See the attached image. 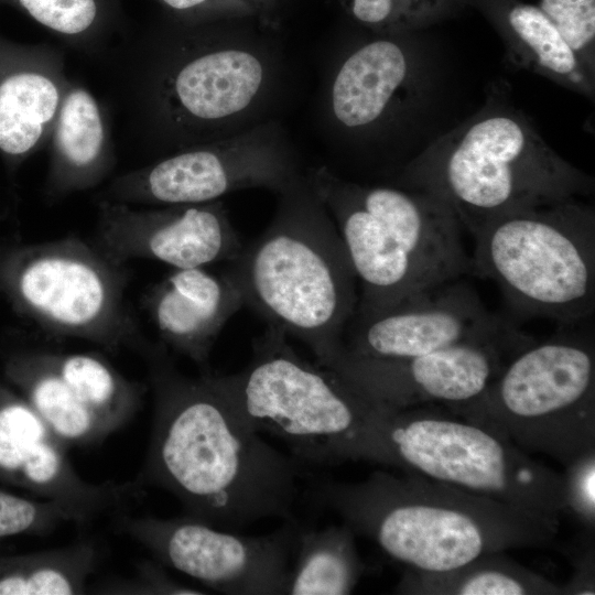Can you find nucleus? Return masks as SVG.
<instances>
[{
	"mask_svg": "<svg viewBox=\"0 0 595 595\" xmlns=\"http://www.w3.org/2000/svg\"><path fill=\"white\" fill-rule=\"evenodd\" d=\"M386 466L560 522L563 475L530 457L499 430L437 404L383 405Z\"/></svg>",
	"mask_w": 595,
	"mask_h": 595,
	"instance_id": "nucleus-9",
	"label": "nucleus"
},
{
	"mask_svg": "<svg viewBox=\"0 0 595 595\" xmlns=\"http://www.w3.org/2000/svg\"><path fill=\"white\" fill-rule=\"evenodd\" d=\"M65 522L83 519L69 507L48 499H30L0 489V540L51 533Z\"/></svg>",
	"mask_w": 595,
	"mask_h": 595,
	"instance_id": "nucleus-30",
	"label": "nucleus"
},
{
	"mask_svg": "<svg viewBox=\"0 0 595 595\" xmlns=\"http://www.w3.org/2000/svg\"><path fill=\"white\" fill-rule=\"evenodd\" d=\"M298 524L284 522L262 536L210 526L181 516H119L117 529L164 566L227 595H283Z\"/></svg>",
	"mask_w": 595,
	"mask_h": 595,
	"instance_id": "nucleus-13",
	"label": "nucleus"
},
{
	"mask_svg": "<svg viewBox=\"0 0 595 595\" xmlns=\"http://www.w3.org/2000/svg\"><path fill=\"white\" fill-rule=\"evenodd\" d=\"M185 40L112 47L105 57L130 136L149 149L174 152L214 140L263 88L264 65L253 53Z\"/></svg>",
	"mask_w": 595,
	"mask_h": 595,
	"instance_id": "nucleus-7",
	"label": "nucleus"
},
{
	"mask_svg": "<svg viewBox=\"0 0 595 595\" xmlns=\"http://www.w3.org/2000/svg\"><path fill=\"white\" fill-rule=\"evenodd\" d=\"M4 374L53 433L66 445H94L109 433L55 370L45 350L13 354Z\"/></svg>",
	"mask_w": 595,
	"mask_h": 595,
	"instance_id": "nucleus-23",
	"label": "nucleus"
},
{
	"mask_svg": "<svg viewBox=\"0 0 595 595\" xmlns=\"http://www.w3.org/2000/svg\"><path fill=\"white\" fill-rule=\"evenodd\" d=\"M495 23L506 45V56L513 65L594 97L595 73L566 44L538 6L515 0L501 2L495 12Z\"/></svg>",
	"mask_w": 595,
	"mask_h": 595,
	"instance_id": "nucleus-22",
	"label": "nucleus"
},
{
	"mask_svg": "<svg viewBox=\"0 0 595 595\" xmlns=\"http://www.w3.org/2000/svg\"><path fill=\"white\" fill-rule=\"evenodd\" d=\"M472 236V275L495 281L518 318L566 326L594 314L595 212L581 198L499 216Z\"/></svg>",
	"mask_w": 595,
	"mask_h": 595,
	"instance_id": "nucleus-8",
	"label": "nucleus"
},
{
	"mask_svg": "<svg viewBox=\"0 0 595 595\" xmlns=\"http://www.w3.org/2000/svg\"><path fill=\"white\" fill-rule=\"evenodd\" d=\"M96 203L90 241L117 263L147 259L174 269L207 267L234 260L244 247L220 201L148 208Z\"/></svg>",
	"mask_w": 595,
	"mask_h": 595,
	"instance_id": "nucleus-15",
	"label": "nucleus"
},
{
	"mask_svg": "<svg viewBox=\"0 0 595 595\" xmlns=\"http://www.w3.org/2000/svg\"><path fill=\"white\" fill-rule=\"evenodd\" d=\"M580 325L559 326L550 338L519 350L486 392L456 414L564 467L595 451V344Z\"/></svg>",
	"mask_w": 595,
	"mask_h": 595,
	"instance_id": "nucleus-10",
	"label": "nucleus"
},
{
	"mask_svg": "<svg viewBox=\"0 0 595 595\" xmlns=\"http://www.w3.org/2000/svg\"><path fill=\"white\" fill-rule=\"evenodd\" d=\"M305 477L313 505L410 571L444 573L485 554L555 544L560 522L416 474L375 470L355 483Z\"/></svg>",
	"mask_w": 595,
	"mask_h": 595,
	"instance_id": "nucleus-2",
	"label": "nucleus"
},
{
	"mask_svg": "<svg viewBox=\"0 0 595 595\" xmlns=\"http://www.w3.org/2000/svg\"><path fill=\"white\" fill-rule=\"evenodd\" d=\"M533 340L515 325L408 359L345 357L335 372L388 408L437 404L458 413L477 401L506 364Z\"/></svg>",
	"mask_w": 595,
	"mask_h": 595,
	"instance_id": "nucleus-14",
	"label": "nucleus"
},
{
	"mask_svg": "<svg viewBox=\"0 0 595 595\" xmlns=\"http://www.w3.org/2000/svg\"><path fill=\"white\" fill-rule=\"evenodd\" d=\"M45 354L109 435L123 428L140 410L148 387L126 378L101 355L50 350Z\"/></svg>",
	"mask_w": 595,
	"mask_h": 595,
	"instance_id": "nucleus-26",
	"label": "nucleus"
},
{
	"mask_svg": "<svg viewBox=\"0 0 595 595\" xmlns=\"http://www.w3.org/2000/svg\"><path fill=\"white\" fill-rule=\"evenodd\" d=\"M280 194L266 230L227 262L245 305L305 344L335 370L355 314L357 278L327 209L299 175Z\"/></svg>",
	"mask_w": 595,
	"mask_h": 595,
	"instance_id": "nucleus-3",
	"label": "nucleus"
},
{
	"mask_svg": "<svg viewBox=\"0 0 595 595\" xmlns=\"http://www.w3.org/2000/svg\"><path fill=\"white\" fill-rule=\"evenodd\" d=\"M344 242L360 284L355 311H385L472 274L462 226L434 196L413 188L350 182L327 167L305 176Z\"/></svg>",
	"mask_w": 595,
	"mask_h": 595,
	"instance_id": "nucleus-5",
	"label": "nucleus"
},
{
	"mask_svg": "<svg viewBox=\"0 0 595 595\" xmlns=\"http://www.w3.org/2000/svg\"><path fill=\"white\" fill-rule=\"evenodd\" d=\"M148 366L153 419L141 486L166 490L184 515L240 531L267 518L298 524L303 465L267 443L234 413L210 369L182 374L161 343L139 351Z\"/></svg>",
	"mask_w": 595,
	"mask_h": 595,
	"instance_id": "nucleus-1",
	"label": "nucleus"
},
{
	"mask_svg": "<svg viewBox=\"0 0 595 595\" xmlns=\"http://www.w3.org/2000/svg\"><path fill=\"white\" fill-rule=\"evenodd\" d=\"M515 325L510 317L489 311L462 278L385 311L354 314L344 332L342 359H408Z\"/></svg>",
	"mask_w": 595,
	"mask_h": 595,
	"instance_id": "nucleus-16",
	"label": "nucleus"
},
{
	"mask_svg": "<svg viewBox=\"0 0 595 595\" xmlns=\"http://www.w3.org/2000/svg\"><path fill=\"white\" fill-rule=\"evenodd\" d=\"M165 6L178 12H190L208 3L209 0H161Z\"/></svg>",
	"mask_w": 595,
	"mask_h": 595,
	"instance_id": "nucleus-34",
	"label": "nucleus"
},
{
	"mask_svg": "<svg viewBox=\"0 0 595 595\" xmlns=\"http://www.w3.org/2000/svg\"><path fill=\"white\" fill-rule=\"evenodd\" d=\"M300 174L285 145L269 126L218 138L113 177L96 195L134 206L201 204L264 187L281 193Z\"/></svg>",
	"mask_w": 595,
	"mask_h": 595,
	"instance_id": "nucleus-12",
	"label": "nucleus"
},
{
	"mask_svg": "<svg viewBox=\"0 0 595 595\" xmlns=\"http://www.w3.org/2000/svg\"><path fill=\"white\" fill-rule=\"evenodd\" d=\"M564 493L567 512L588 530L595 524V451L580 456L564 467Z\"/></svg>",
	"mask_w": 595,
	"mask_h": 595,
	"instance_id": "nucleus-32",
	"label": "nucleus"
},
{
	"mask_svg": "<svg viewBox=\"0 0 595 595\" xmlns=\"http://www.w3.org/2000/svg\"><path fill=\"white\" fill-rule=\"evenodd\" d=\"M159 561H142L131 578L113 581L99 586L102 594H137V595H199L206 594L198 588L182 584L174 580L163 569Z\"/></svg>",
	"mask_w": 595,
	"mask_h": 595,
	"instance_id": "nucleus-33",
	"label": "nucleus"
},
{
	"mask_svg": "<svg viewBox=\"0 0 595 595\" xmlns=\"http://www.w3.org/2000/svg\"><path fill=\"white\" fill-rule=\"evenodd\" d=\"M212 379L250 430L281 440L302 465H385L382 410L339 374L302 358L268 325L240 371Z\"/></svg>",
	"mask_w": 595,
	"mask_h": 595,
	"instance_id": "nucleus-6",
	"label": "nucleus"
},
{
	"mask_svg": "<svg viewBox=\"0 0 595 595\" xmlns=\"http://www.w3.org/2000/svg\"><path fill=\"white\" fill-rule=\"evenodd\" d=\"M412 56L401 42L377 39L351 52L338 68L331 89L335 120L351 130L378 123L409 87Z\"/></svg>",
	"mask_w": 595,
	"mask_h": 595,
	"instance_id": "nucleus-21",
	"label": "nucleus"
},
{
	"mask_svg": "<svg viewBox=\"0 0 595 595\" xmlns=\"http://www.w3.org/2000/svg\"><path fill=\"white\" fill-rule=\"evenodd\" d=\"M160 342L208 369L213 347L227 322L244 305L229 273L207 267L174 269L141 299Z\"/></svg>",
	"mask_w": 595,
	"mask_h": 595,
	"instance_id": "nucleus-19",
	"label": "nucleus"
},
{
	"mask_svg": "<svg viewBox=\"0 0 595 595\" xmlns=\"http://www.w3.org/2000/svg\"><path fill=\"white\" fill-rule=\"evenodd\" d=\"M33 20L61 36L72 50L105 58L107 48L97 36L100 8L97 0H10Z\"/></svg>",
	"mask_w": 595,
	"mask_h": 595,
	"instance_id": "nucleus-28",
	"label": "nucleus"
},
{
	"mask_svg": "<svg viewBox=\"0 0 595 595\" xmlns=\"http://www.w3.org/2000/svg\"><path fill=\"white\" fill-rule=\"evenodd\" d=\"M71 80L61 47L0 35V155L10 170L48 143Z\"/></svg>",
	"mask_w": 595,
	"mask_h": 595,
	"instance_id": "nucleus-18",
	"label": "nucleus"
},
{
	"mask_svg": "<svg viewBox=\"0 0 595 595\" xmlns=\"http://www.w3.org/2000/svg\"><path fill=\"white\" fill-rule=\"evenodd\" d=\"M99 556L91 539L25 554L0 555V595L84 594Z\"/></svg>",
	"mask_w": 595,
	"mask_h": 595,
	"instance_id": "nucleus-27",
	"label": "nucleus"
},
{
	"mask_svg": "<svg viewBox=\"0 0 595 595\" xmlns=\"http://www.w3.org/2000/svg\"><path fill=\"white\" fill-rule=\"evenodd\" d=\"M47 144L44 195L48 202L100 185L117 164L108 111L86 86L73 79Z\"/></svg>",
	"mask_w": 595,
	"mask_h": 595,
	"instance_id": "nucleus-20",
	"label": "nucleus"
},
{
	"mask_svg": "<svg viewBox=\"0 0 595 595\" xmlns=\"http://www.w3.org/2000/svg\"><path fill=\"white\" fill-rule=\"evenodd\" d=\"M401 594L424 595H558L562 586L524 567L505 552L482 555L444 573L405 570L396 587Z\"/></svg>",
	"mask_w": 595,
	"mask_h": 595,
	"instance_id": "nucleus-25",
	"label": "nucleus"
},
{
	"mask_svg": "<svg viewBox=\"0 0 595 595\" xmlns=\"http://www.w3.org/2000/svg\"><path fill=\"white\" fill-rule=\"evenodd\" d=\"M538 7L595 73V0H539Z\"/></svg>",
	"mask_w": 595,
	"mask_h": 595,
	"instance_id": "nucleus-31",
	"label": "nucleus"
},
{
	"mask_svg": "<svg viewBox=\"0 0 595 595\" xmlns=\"http://www.w3.org/2000/svg\"><path fill=\"white\" fill-rule=\"evenodd\" d=\"M130 279L127 264L77 236L0 239V292L48 336L139 351L148 339L126 300Z\"/></svg>",
	"mask_w": 595,
	"mask_h": 595,
	"instance_id": "nucleus-11",
	"label": "nucleus"
},
{
	"mask_svg": "<svg viewBox=\"0 0 595 595\" xmlns=\"http://www.w3.org/2000/svg\"><path fill=\"white\" fill-rule=\"evenodd\" d=\"M356 534L346 524L324 529H296V559L290 567L285 594L345 595L353 593L365 564L356 543Z\"/></svg>",
	"mask_w": 595,
	"mask_h": 595,
	"instance_id": "nucleus-24",
	"label": "nucleus"
},
{
	"mask_svg": "<svg viewBox=\"0 0 595 595\" xmlns=\"http://www.w3.org/2000/svg\"><path fill=\"white\" fill-rule=\"evenodd\" d=\"M66 450L21 394L0 386V482L69 507L87 522L142 493L137 480L83 479Z\"/></svg>",
	"mask_w": 595,
	"mask_h": 595,
	"instance_id": "nucleus-17",
	"label": "nucleus"
},
{
	"mask_svg": "<svg viewBox=\"0 0 595 595\" xmlns=\"http://www.w3.org/2000/svg\"><path fill=\"white\" fill-rule=\"evenodd\" d=\"M398 184L444 203L473 235L499 216L580 198L593 182L494 87L478 112L403 167Z\"/></svg>",
	"mask_w": 595,
	"mask_h": 595,
	"instance_id": "nucleus-4",
	"label": "nucleus"
},
{
	"mask_svg": "<svg viewBox=\"0 0 595 595\" xmlns=\"http://www.w3.org/2000/svg\"><path fill=\"white\" fill-rule=\"evenodd\" d=\"M361 24L385 33L425 26L450 13L459 0H342Z\"/></svg>",
	"mask_w": 595,
	"mask_h": 595,
	"instance_id": "nucleus-29",
	"label": "nucleus"
}]
</instances>
